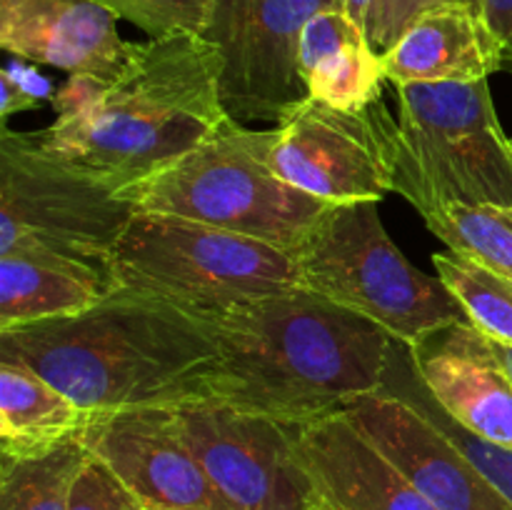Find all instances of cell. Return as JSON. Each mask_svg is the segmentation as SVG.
<instances>
[{"label": "cell", "mask_w": 512, "mask_h": 510, "mask_svg": "<svg viewBox=\"0 0 512 510\" xmlns=\"http://www.w3.org/2000/svg\"><path fill=\"white\" fill-rule=\"evenodd\" d=\"M193 318L218 345L210 398L283 425L343 413L385 383L393 338L313 290L255 298Z\"/></svg>", "instance_id": "obj_2"}, {"label": "cell", "mask_w": 512, "mask_h": 510, "mask_svg": "<svg viewBox=\"0 0 512 510\" xmlns=\"http://www.w3.org/2000/svg\"><path fill=\"white\" fill-rule=\"evenodd\" d=\"M408 348L425 390L460 428L512 450V378L495 340L458 320Z\"/></svg>", "instance_id": "obj_14"}, {"label": "cell", "mask_w": 512, "mask_h": 510, "mask_svg": "<svg viewBox=\"0 0 512 510\" xmlns=\"http://www.w3.org/2000/svg\"><path fill=\"white\" fill-rule=\"evenodd\" d=\"M388 83H475L510 60L483 15L463 0L423 10L383 53Z\"/></svg>", "instance_id": "obj_17"}, {"label": "cell", "mask_w": 512, "mask_h": 510, "mask_svg": "<svg viewBox=\"0 0 512 510\" xmlns=\"http://www.w3.org/2000/svg\"><path fill=\"white\" fill-rule=\"evenodd\" d=\"M510 145H512V138H510Z\"/></svg>", "instance_id": "obj_34"}, {"label": "cell", "mask_w": 512, "mask_h": 510, "mask_svg": "<svg viewBox=\"0 0 512 510\" xmlns=\"http://www.w3.org/2000/svg\"><path fill=\"white\" fill-rule=\"evenodd\" d=\"M430 233L495 273L512 278V208L493 203H450L425 218Z\"/></svg>", "instance_id": "obj_23"}, {"label": "cell", "mask_w": 512, "mask_h": 510, "mask_svg": "<svg viewBox=\"0 0 512 510\" xmlns=\"http://www.w3.org/2000/svg\"><path fill=\"white\" fill-rule=\"evenodd\" d=\"M395 193L425 218L450 203L512 208V145L488 80L395 85Z\"/></svg>", "instance_id": "obj_4"}, {"label": "cell", "mask_w": 512, "mask_h": 510, "mask_svg": "<svg viewBox=\"0 0 512 510\" xmlns=\"http://www.w3.org/2000/svg\"><path fill=\"white\" fill-rule=\"evenodd\" d=\"M68 510H148L143 500L93 453L75 478Z\"/></svg>", "instance_id": "obj_26"}, {"label": "cell", "mask_w": 512, "mask_h": 510, "mask_svg": "<svg viewBox=\"0 0 512 510\" xmlns=\"http://www.w3.org/2000/svg\"><path fill=\"white\" fill-rule=\"evenodd\" d=\"M433 265L470 323L495 343L512 345V278L455 250L433 253Z\"/></svg>", "instance_id": "obj_22"}, {"label": "cell", "mask_w": 512, "mask_h": 510, "mask_svg": "<svg viewBox=\"0 0 512 510\" xmlns=\"http://www.w3.org/2000/svg\"><path fill=\"white\" fill-rule=\"evenodd\" d=\"M118 195L135 210L178 215L290 253L335 205L280 180L250 148L248 128L235 120H225L178 163L125 185Z\"/></svg>", "instance_id": "obj_6"}, {"label": "cell", "mask_w": 512, "mask_h": 510, "mask_svg": "<svg viewBox=\"0 0 512 510\" xmlns=\"http://www.w3.org/2000/svg\"><path fill=\"white\" fill-rule=\"evenodd\" d=\"M480 15L503 43L512 65V0H480Z\"/></svg>", "instance_id": "obj_30"}, {"label": "cell", "mask_w": 512, "mask_h": 510, "mask_svg": "<svg viewBox=\"0 0 512 510\" xmlns=\"http://www.w3.org/2000/svg\"><path fill=\"white\" fill-rule=\"evenodd\" d=\"M0 45L18 60L115 80L138 53L95 0H0Z\"/></svg>", "instance_id": "obj_15"}, {"label": "cell", "mask_w": 512, "mask_h": 510, "mask_svg": "<svg viewBox=\"0 0 512 510\" xmlns=\"http://www.w3.org/2000/svg\"><path fill=\"white\" fill-rule=\"evenodd\" d=\"M220 55L208 38L173 33L138 43L115 80L68 75L55 120L38 130L53 158L120 190L178 163L220 130Z\"/></svg>", "instance_id": "obj_1"}, {"label": "cell", "mask_w": 512, "mask_h": 510, "mask_svg": "<svg viewBox=\"0 0 512 510\" xmlns=\"http://www.w3.org/2000/svg\"><path fill=\"white\" fill-rule=\"evenodd\" d=\"M118 20H128L150 38L173 33L203 35L213 18V0H95Z\"/></svg>", "instance_id": "obj_25"}, {"label": "cell", "mask_w": 512, "mask_h": 510, "mask_svg": "<svg viewBox=\"0 0 512 510\" xmlns=\"http://www.w3.org/2000/svg\"><path fill=\"white\" fill-rule=\"evenodd\" d=\"M440 3H453V0H375L373 18H370L368 40L380 55L398 43L410 23L418 18L423 10ZM465 3V0H463Z\"/></svg>", "instance_id": "obj_29"}, {"label": "cell", "mask_w": 512, "mask_h": 510, "mask_svg": "<svg viewBox=\"0 0 512 510\" xmlns=\"http://www.w3.org/2000/svg\"><path fill=\"white\" fill-rule=\"evenodd\" d=\"M380 390L395 395V398H400L403 403H408L410 408L418 410L420 415L433 420L445 435H450V438L455 440V445L478 465L480 473H483L485 478L498 488V493L512 505V450L503 448V445L490 443V440L478 438V435H473L470 430L460 428V425L435 403L433 395L425 390L423 380L418 378L413 358H410V348L405 343H400V340H393L388 368H385V383Z\"/></svg>", "instance_id": "obj_20"}, {"label": "cell", "mask_w": 512, "mask_h": 510, "mask_svg": "<svg viewBox=\"0 0 512 510\" xmlns=\"http://www.w3.org/2000/svg\"><path fill=\"white\" fill-rule=\"evenodd\" d=\"M495 348H498L500 360H503V365H505V368H508V373H510V378H512V345L495 343Z\"/></svg>", "instance_id": "obj_32"}, {"label": "cell", "mask_w": 512, "mask_h": 510, "mask_svg": "<svg viewBox=\"0 0 512 510\" xmlns=\"http://www.w3.org/2000/svg\"><path fill=\"white\" fill-rule=\"evenodd\" d=\"M115 288L103 268L28 248L0 253V333L93 308Z\"/></svg>", "instance_id": "obj_18"}, {"label": "cell", "mask_w": 512, "mask_h": 510, "mask_svg": "<svg viewBox=\"0 0 512 510\" xmlns=\"http://www.w3.org/2000/svg\"><path fill=\"white\" fill-rule=\"evenodd\" d=\"M0 360L33 368L88 413L210 398L218 345L198 318L113 288L93 308L0 333Z\"/></svg>", "instance_id": "obj_3"}, {"label": "cell", "mask_w": 512, "mask_h": 510, "mask_svg": "<svg viewBox=\"0 0 512 510\" xmlns=\"http://www.w3.org/2000/svg\"><path fill=\"white\" fill-rule=\"evenodd\" d=\"M110 278L115 288L155 295L193 315L305 288L290 250L145 210H135L118 238Z\"/></svg>", "instance_id": "obj_5"}, {"label": "cell", "mask_w": 512, "mask_h": 510, "mask_svg": "<svg viewBox=\"0 0 512 510\" xmlns=\"http://www.w3.org/2000/svg\"><path fill=\"white\" fill-rule=\"evenodd\" d=\"M305 288L415 345L440 325L468 320L438 275L410 265L380 220V200L335 203L295 250Z\"/></svg>", "instance_id": "obj_7"}, {"label": "cell", "mask_w": 512, "mask_h": 510, "mask_svg": "<svg viewBox=\"0 0 512 510\" xmlns=\"http://www.w3.org/2000/svg\"><path fill=\"white\" fill-rule=\"evenodd\" d=\"M340 8L345 10L350 20L368 35L370 28V18H373V8H375V0H338Z\"/></svg>", "instance_id": "obj_31"}, {"label": "cell", "mask_w": 512, "mask_h": 510, "mask_svg": "<svg viewBox=\"0 0 512 510\" xmlns=\"http://www.w3.org/2000/svg\"><path fill=\"white\" fill-rule=\"evenodd\" d=\"M170 413L233 510H325L288 425L215 398L188 400Z\"/></svg>", "instance_id": "obj_11"}, {"label": "cell", "mask_w": 512, "mask_h": 510, "mask_svg": "<svg viewBox=\"0 0 512 510\" xmlns=\"http://www.w3.org/2000/svg\"><path fill=\"white\" fill-rule=\"evenodd\" d=\"M338 0H213L203 38L220 55V100L230 120L283 123L308 95L300 75V35Z\"/></svg>", "instance_id": "obj_10"}, {"label": "cell", "mask_w": 512, "mask_h": 510, "mask_svg": "<svg viewBox=\"0 0 512 510\" xmlns=\"http://www.w3.org/2000/svg\"><path fill=\"white\" fill-rule=\"evenodd\" d=\"M88 455L83 435L30 458L0 455V510H68L70 490Z\"/></svg>", "instance_id": "obj_21"}, {"label": "cell", "mask_w": 512, "mask_h": 510, "mask_svg": "<svg viewBox=\"0 0 512 510\" xmlns=\"http://www.w3.org/2000/svg\"><path fill=\"white\" fill-rule=\"evenodd\" d=\"M135 208L53 158L35 133L0 135V253L40 248L103 268Z\"/></svg>", "instance_id": "obj_8"}, {"label": "cell", "mask_w": 512, "mask_h": 510, "mask_svg": "<svg viewBox=\"0 0 512 510\" xmlns=\"http://www.w3.org/2000/svg\"><path fill=\"white\" fill-rule=\"evenodd\" d=\"M465 3H468V5H473V8L478 10V13H480V0H465Z\"/></svg>", "instance_id": "obj_33"}, {"label": "cell", "mask_w": 512, "mask_h": 510, "mask_svg": "<svg viewBox=\"0 0 512 510\" xmlns=\"http://www.w3.org/2000/svg\"><path fill=\"white\" fill-rule=\"evenodd\" d=\"M385 83L388 75L383 55L370 45V40L335 50L305 78L310 98L348 113H358L383 100Z\"/></svg>", "instance_id": "obj_24"}, {"label": "cell", "mask_w": 512, "mask_h": 510, "mask_svg": "<svg viewBox=\"0 0 512 510\" xmlns=\"http://www.w3.org/2000/svg\"><path fill=\"white\" fill-rule=\"evenodd\" d=\"M90 413L33 368L0 360V455L30 458L83 435Z\"/></svg>", "instance_id": "obj_19"}, {"label": "cell", "mask_w": 512, "mask_h": 510, "mask_svg": "<svg viewBox=\"0 0 512 510\" xmlns=\"http://www.w3.org/2000/svg\"><path fill=\"white\" fill-rule=\"evenodd\" d=\"M343 413L435 508L512 510L450 435L395 395L383 390L360 395Z\"/></svg>", "instance_id": "obj_13"}, {"label": "cell", "mask_w": 512, "mask_h": 510, "mask_svg": "<svg viewBox=\"0 0 512 510\" xmlns=\"http://www.w3.org/2000/svg\"><path fill=\"white\" fill-rule=\"evenodd\" d=\"M83 443L153 510H233L178 433L170 408L90 413Z\"/></svg>", "instance_id": "obj_12"}, {"label": "cell", "mask_w": 512, "mask_h": 510, "mask_svg": "<svg viewBox=\"0 0 512 510\" xmlns=\"http://www.w3.org/2000/svg\"><path fill=\"white\" fill-rule=\"evenodd\" d=\"M148 510H153V508H148Z\"/></svg>", "instance_id": "obj_35"}, {"label": "cell", "mask_w": 512, "mask_h": 510, "mask_svg": "<svg viewBox=\"0 0 512 510\" xmlns=\"http://www.w3.org/2000/svg\"><path fill=\"white\" fill-rule=\"evenodd\" d=\"M55 90L45 78H40L33 68H25L20 63H10L0 73V118L3 125L8 123L10 115L35 110L53 100Z\"/></svg>", "instance_id": "obj_28"}, {"label": "cell", "mask_w": 512, "mask_h": 510, "mask_svg": "<svg viewBox=\"0 0 512 510\" xmlns=\"http://www.w3.org/2000/svg\"><path fill=\"white\" fill-rule=\"evenodd\" d=\"M363 40H368V35L345 15L343 8L320 10L308 20L303 35H300V75L303 80L330 53L350 43H363Z\"/></svg>", "instance_id": "obj_27"}, {"label": "cell", "mask_w": 512, "mask_h": 510, "mask_svg": "<svg viewBox=\"0 0 512 510\" xmlns=\"http://www.w3.org/2000/svg\"><path fill=\"white\" fill-rule=\"evenodd\" d=\"M398 118L385 100L348 113L308 98L273 130H250L260 160L293 188L328 203L380 200L395 188Z\"/></svg>", "instance_id": "obj_9"}, {"label": "cell", "mask_w": 512, "mask_h": 510, "mask_svg": "<svg viewBox=\"0 0 512 510\" xmlns=\"http://www.w3.org/2000/svg\"><path fill=\"white\" fill-rule=\"evenodd\" d=\"M325 510H440L403 478L345 413L288 425Z\"/></svg>", "instance_id": "obj_16"}]
</instances>
